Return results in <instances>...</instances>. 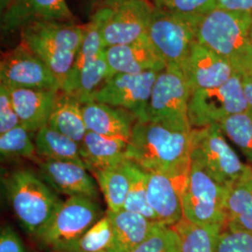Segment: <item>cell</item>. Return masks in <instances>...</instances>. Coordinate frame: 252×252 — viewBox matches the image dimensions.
<instances>
[{"instance_id": "603a6c76", "label": "cell", "mask_w": 252, "mask_h": 252, "mask_svg": "<svg viewBox=\"0 0 252 252\" xmlns=\"http://www.w3.org/2000/svg\"><path fill=\"white\" fill-rule=\"evenodd\" d=\"M128 141L88 131L81 145V156L91 172L114 167L125 162Z\"/></svg>"}, {"instance_id": "83f0119b", "label": "cell", "mask_w": 252, "mask_h": 252, "mask_svg": "<svg viewBox=\"0 0 252 252\" xmlns=\"http://www.w3.org/2000/svg\"><path fill=\"white\" fill-rule=\"evenodd\" d=\"M180 239V252H216L220 227L195 224L183 218L173 226Z\"/></svg>"}, {"instance_id": "44dd1931", "label": "cell", "mask_w": 252, "mask_h": 252, "mask_svg": "<svg viewBox=\"0 0 252 252\" xmlns=\"http://www.w3.org/2000/svg\"><path fill=\"white\" fill-rule=\"evenodd\" d=\"M82 113L88 131L107 137L129 141L136 118L123 108L95 101L82 105Z\"/></svg>"}, {"instance_id": "4316f807", "label": "cell", "mask_w": 252, "mask_h": 252, "mask_svg": "<svg viewBox=\"0 0 252 252\" xmlns=\"http://www.w3.org/2000/svg\"><path fill=\"white\" fill-rule=\"evenodd\" d=\"M108 207V211L124 210L129 190V178L124 162L120 165L92 172Z\"/></svg>"}, {"instance_id": "7a4b0ae2", "label": "cell", "mask_w": 252, "mask_h": 252, "mask_svg": "<svg viewBox=\"0 0 252 252\" xmlns=\"http://www.w3.org/2000/svg\"><path fill=\"white\" fill-rule=\"evenodd\" d=\"M252 13L216 8L201 16L196 41L231 63L240 76L252 74Z\"/></svg>"}, {"instance_id": "f546056e", "label": "cell", "mask_w": 252, "mask_h": 252, "mask_svg": "<svg viewBox=\"0 0 252 252\" xmlns=\"http://www.w3.org/2000/svg\"><path fill=\"white\" fill-rule=\"evenodd\" d=\"M220 127L243 153L247 163L252 169V115L248 111L227 118Z\"/></svg>"}, {"instance_id": "5b68a950", "label": "cell", "mask_w": 252, "mask_h": 252, "mask_svg": "<svg viewBox=\"0 0 252 252\" xmlns=\"http://www.w3.org/2000/svg\"><path fill=\"white\" fill-rule=\"evenodd\" d=\"M189 158L190 162L228 189L252 175V168L227 141L220 125L191 130Z\"/></svg>"}, {"instance_id": "ffe728a7", "label": "cell", "mask_w": 252, "mask_h": 252, "mask_svg": "<svg viewBox=\"0 0 252 252\" xmlns=\"http://www.w3.org/2000/svg\"><path fill=\"white\" fill-rule=\"evenodd\" d=\"M7 88L21 126L31 133H36L42 127L48 126L59 91Z\"/></svg>"}, {"instance_id": "7c38bea8", "label": "cell", "mask_w": 252, "mask_h": 252, "mask_svg": "<svg viewBox=\"0 0 252 252\" xmlns=\"http://www.w3.org/2000/svg\"><path fill=\"white\" fill-rule=\"evenodd\" d=\"M247 111L242 76L234 74L224 84L193 91L189 102V125L192 129L220 125L227 118Z\"/></svg>"}, {"instance_id": "277c9868", "label": "cell", "mask_w": 252, "mask_h": 252, "mask_svg": "<svg viewBox=\"0 0 252 252\" xmlns=\"http://www.w3.org/2000/svg\"><path fill=\"white\" fill-rule=\"evenodd\" d=\"M7 197L19 222L37 238L43 234L61 201L44 180L30 170H17L6 180Z\"/></svg>"}, {"instance_id": "cb8c5ba5", "label": "cell", "mask_w": 252, "mask_h": 252, "mask_svg": "<svg viewBox=\"0 0 252 252\" xmlns=\"http://www.w3.org/2000/svg\"><path fill=\"white\" fill-rule=\"evenodd\" d=\"M48 126L81 145L86 133L82 104L72 96L59 91Z\"/></svg>"}, {"instance_id": "52a82bcc", "label": "cell", "mask_w": 252, "mask_h": 252, "mask_svg": "<svg viewBox=\"0 0 252 252\" xmlns=\"http://www.w3.org/2000/svg\"><path fill=\"white\" fill-rule=\"evenodd\" d=\"M228 191V188L190 162L180 191L183 218L198 225L223 229L227 223Z\"/></svg>"}, {"instance_id": "1f68e13d", "label": "cell", "mask_w": 252, "mask_h": 252, "mask_svg": "<svg viewBox=\"0 0 252 252\" xmlns=\"http://www.w3.org/2000/svg\"><path fill=\"white\" fill-rule=\"evenodd\" d=\"M30 133L24 126H19L0 134V153L2 158L35 157L36 145Z\"/></svg>"}, {"instance_id": "f35d334b", "label": "cell", "mask_w": 252, "mask_h": 252, "mask_svg": "<svg viewBox=\"0 0 252 252\" xmlns=\"http://www.w3.org/2000/svg\"><path fill=\"white\" fill-rule=\"evenodd\" d=\"M242 83L247 102V111L252 115V74L242 76Z\"/></svg>"}, {"instance_id": "d6986e66", "label": "cell", "mask_w": 252, "mask_h": 252, "mask_svg": "<svg viewBox=\"0 0 252 252\" xmlns=\"http://www.w3.org/2000/svg\"><path fill=\"white\" fill-rule=\"evenodd\" d=\"M37 20L73 22L74 16L66 0H12L2 13L1 28L4 32H15Z\"/></svg>"}, {"instance_id": "9c48e42d", "label": "cell", "mask_w": 252, "mask_h": 252, "mask_svg": "<svg viewBox=\"0 0 252 252\" xmlns=\"http://www.w3.org/2000/svg\"><path fill=\"white\" fill-rule=\"evenodd\" d=\"M106 48L127 44L148 35L154 7L150 0H108L95 9Z\"/></svg>"}, {"instance_id": "8992f818", "label": "cell", "mask_w": 252, "mask_h": 252, "mask_svg": "<svg viewBox=\"0 0 252 252\" xmlns=\"http://www.w3.org/2000/svg\"><path fill=\"white\" fill-rule=\"evenodd\" d=\"M108 78L106 47L101 34V17L95 10L89 23L85 25L81 49L61 91L84 105L94 101L95 94Z\"/></svg>"}, {"instance_id": "2e32d148", "label": "cell", "mask_w": 252, "mask_h": 252, "mask_svg": "<svg viewBox=\"0 0 252 252\" xmlns=\"http://www.w3.org/2000/svg\"><path fill=\"white\" fill-rule=\"evenodd\" d=\"M36 163L42 180L59 193L94 201L99 198L96 180H94L84 165L54 160H40Z\"/></svg>"}, {"instance_id": "e0dca14e", "label": "cell", "mask_w": 252, "mask_h": 252, "mask_svg": "<svg viewBox=\"0 0 252 252\" xmlns=\"http://www.w3.org/2000/svg\"><path fill=\"white\" fill-rule=\"evenodd\" d=\"M181 68L192 92L220 86L237 74L224 58L197 41Z\"/></svg>"}, {"instance_id": "4fadbf2b", "label": "cell", "mask_w": 252, "mask_h": 252, "mask_svg": "<svg viewBox=\"0 0 252 252\" xmlns=\"http://www.w3.org/2000/svg\"><path fill=\"white\" fill-rule=\"evenodd\" d=\"M159 72L116 74L108 79L95 94L94 101L131 112L137 121L147 120L153 85Z\"/></svg>"}, {"instance_id": "8d00e7d4", "label": "cell", "mask_w": 252, "mask_h": 252, "mask_svg": "<svg viewBox=\"0 0 252 252\" xmlns=\"http://www.w3.org/2000/svg\"><path fill=\"white\" fill-rule=\"evenodd\" d=\"M0 252H25L20 236L10 226H5L1 229Z\"/></svg>"}, {"instance_id": "b9f144b4", "label": "cell", "mask_w": 252, "mask_h": 252, "mask_svg": "<svg viewBox=\"0 0 252 252\" xmlns=\"http://www.w3.org/2000/svg\"><path fill=\"white\" fill-rule=\"evenodd\" d=\"M251 38H252V27H251Z\"/></svg>"}, {"instance_id": "ab89813d", "label": "cell", "mask_w": 252, "mask_h": 252, "mask_svg": "<svg viewBox=\"0 0 252 252\" xmlns=\"http://www.w3.org/2000/svg\"><path fill=\"white\" fill-rule=\"evenodd\" d=\"M12 0H0V9L1 13H3L6 9L9 8V4L11 3Z\"/></svg>"}, {"instance_id": "3957f363", "label": "cell", "mask_w": 252, "mask_h": 252, "mask_svg": "<svg viewBox=\"0 0 252 252\" xmlns=\"http://www.w3.org/2000/svg\"><path fill=\"white\" fill-rule=\"evenodd\" d=\"M20 32L21 43L45 63L62 90L81 49L85 26L74 22L37 20L24 26Z\"/></svg>"}, {"instance_id": "30bf717a", "label": "cell", "mask_w": 252, "mask_h": 252, "mask_svg": "<svg viewBox=\"0 0 252 252\" xmlns=\"http://www.w3.org/2000/svg\"><path fill=\"white\" fill-rule=\"evenodd\" d=\"M200 17L154 8L148 36L166 65L182 67L196 42V27Z\"/></svg>"}, {"instance_id": "8fae6325", "label": "cell", "mask_w": 252, "mask_h": 252, "mask_svg": "<svg viewBox=\"0 0 252 252\" xmlns=\"http://www.w3.org/2000/svg\"><path fill=\"white\" fill-rule=\"evenodd\" d=\"M102 216L98 204L72 196L61 203L39 239L56 252L68 251Z\"/></svg>"}, {"instance_id": "7402d4cb", "label": "cell", "mask_w": 252, "mask_h": 252, "mask_svg": "<svg viewBox=\"0 0 252 252\" xmlns=\"http://www.w3.org/2000/svg\"><path fill=\"white\" fill-rule=\"evenodd\" d=\"M112 225V243L108 252H133L161 223L144 216L122 210L107 212Z\"/></svg>"}, {"instance_id": "74e56055", "label": "cell", "mask_w": 252, "mask_h": 252, "mask_svg": "<svg viewBox=\"0 0 252 252\" xmlns=\"http://www.w3.org/2000/svg\"><path fill=\"white\" fill-rule=\"evenodd\" d=\"M218 8L252 13V0H218Z\"/></svg>"}, {"instance_id": "f1b7e54d", "label": "cell", "mask_w": 252, "mask_h": 252, "mask_svg": "<svg viewBox=\"0 0 252 252\" xmlns=\"http://www.w3.org/2000/svg\"><path fill=\"white\" fill-rule=\"evenodd\" d=\"M124 164L129 178V190L124 209L157 221L147 199V172L129 160H126Z\"/></svg>"}, {"instance_id": "6da1fadb", "label": "cell", "mask_w": 252, "mask_h": 252, "mask_svg": "<svg viewBox=\"0 0 252 252\" xmlns=\"http://www.w3.org/2000/svg\"><path fill=\"white\" fill-rule=\"evenodd\" d=\"M191 130L137 121L128 141L126 159L144 171L184 181L190 164Z\"/></svg>"}, {"instance_id": "836d02e7", "label": "cell", "mask_w": 252, "mask_h": 252, "mask_svg": "<svg viewBox=\"0 0 252 252\" xmlns=\"http://www.w3.org/2000/svg\"><path fill=\"white\" fill-rule=\"evenodd\" d=\"M153 7L182 15L204 16L218 8V0H150Z\"/></svg>"}, {"instance_id": "484cf974", "label": "cell", "mask_w": 252, "mask_h": 252, "mask_svg": "<svg viewBox=\"0 0 252 252\" xmlns=\"http://www.w3.org/2000/svg\"><path fill=\"white\" fill-rule=\"evenodd\" d=\"M226 210L225 227L252 232V175L229 189Z\"/></svg>"}, {"instance_id": "5bb4252c", "label": "cell", "mask_w": 252, "mask_h": 252, "mask_svg": "<svg viewBox=\"0 0 252 252\" xmlns=\"http://www.w3.org/2000/svg\"><path fill=\"white\" fill-rule=\"evenodd\" d=\"M0 81L7 87L61 91L45 63L23 43L3 54Z\"/></svg>"}, {"instance_id": "4dcf8cb0", "label": "cell", "mask_w": 252, "mask_h": 252, "mask_svg": "<svg viewBox=\"0 0 252 252\" xmlns=\"http://www.w3.org/2000/svg\"><path fill=\"white\" fill-rule=\"evenodd\" d=\"M112 225L108 215L102 217L68 251L108 252L112 243Z\"/></svg>"}, {"instance_id": "ba28073f", "label": "cell", "mask_w": 252, "mask_h": 252, "mask_svg": "<svg viewBox=\"0 0 252 252\" xmlns=\"http://www.w3.org/2000/svg\"><path fill=\"white\" fill-rule=\"evenodd\" d=\"M191 94L182 68L167 64L159 72L153 85L146 121L192 129L188 116Z\"/></svg>"}, {"instance_id": "d4e9b609", "label": "cell", "mask_w": 252, "mask_h": 252, "mask_svg": "<svg viewBox=\"0 0 252 252\" xmlns=\"http://www.w3.org/2000/svg\"><path fill=\"white\" fill-rule=\"evenodd\" d=\"M34 142L36 155L42 160L74 162L85 166L81 156L80 144L51 126H46L39 129L36 133Z\"/></svg>"}, {"instance_id": "d6a6232c", "label": "cell", "mask_w": 252, "mask_h": 252, "mask_svg": "<svg viewBox=\"0 0 252 252\" xmlns=\"http://www.w3.org/2000/svg\"><path fill=\"white\" fill-rule=\"evenodd\" d=\"M133 252H180V236L173 227L159 224Z\"/></svg>"}, {"instance_id": "e575fe53", "label": "cell", "mask_w": 252, "mask_h": 252, "mask_svg": "<svg viewBox=\"0 0 252 252\" xmlns=\"http://www.w3.org/2000/svg\"><path fill=\"white\" fill-rule=\"evenodd\" d=\"M216 252H252V232L224 227L219 235Z\"/></svg>"}, {"instance_id": "60d3db41", "label": "cell", "mask_w": 252, "mask_h": 252, "mask_svg": "<svg viewBox=\"0 0 252 252\" xmlns=\"http://www.w3.org/2000/svg\"><path fill=\"white\" fill-rule=\"evenodd\" d=\"M90 1H92L93 3H94V4L100 5V4H102V3H104V2H106L108 0H90Z\"/></svg>"}, {"instance_id": "d590c367", "label": "cell", "mask_w": 252, "mask_h": 252, "mask_svg": "<svg viewBox=\"0 0 252 252\" xmlns=\"http://www.w3.org/2000/svg\"><path fill=\"white\" fill-rule=\"evenodd\" d=\"M21 126L8 88L0 83V134Z\"/></svg>"}, {"instance_id": "7bdbcfd3", "label": "cell", "mask_w": 252, "mask_h": 252, "mask_svg": "<svg viewBox=\"0 0 252 252\" xmlns=\"http://www.w3.org/2000/svg\"><path fill=\"white\" fill-rule=\"evenodd\" d=\"M74 252V251H65V252Z\"/></svg>"}, {"instance_id": "9a60e30c", "label": "cell", "mask_w": 252, "mask_h": 252, "mask_svg": "<svg viewBox=\"0 0 252 252\" xmlns=\"http://www.w3.org/2000/svg\"><path fill=\"white\" fill-rule=\"evenodd\" d=\"M108 78L116 74L161 72L166 63L148 35L127 44L106 48Z\"/></svg>"}, {"instance_id": "ac0fdd59", "label": "cell", "mask_w": 252, "mask_h": 252, "mask_svg": "<svg viewBox=\"0 0 252 252\" xmlns=\"http://www.w3.org/2000/svg\"><path fill=\"white\" fill-rule=\"evenodd\" d=\"M183 182L162 173L147 172L148 203L162 225L173 227L183 219L180 194Z\"/></svg>"}]
</instances>
